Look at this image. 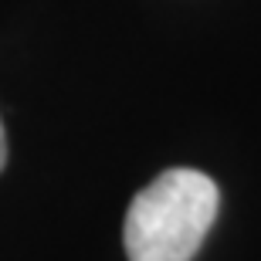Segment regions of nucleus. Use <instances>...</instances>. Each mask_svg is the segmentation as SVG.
Masks as SVG:
<instances>
[{
    "mask_svg": "<svg viewBox=\"0 0 261 261\" xmlns=\"http://www.w3.org/2000/svg\"><path fill=\"white\" fill-rule=\"evenodd\" d=\"M217 184L200 170L173 166L133 197L122 221L129 261H190L217 217Z\"/></svg>",
    "mask_w": 261,
    "mask_h": 261,
    "instance_id": "nucleus-1",
    "label": "nucleus"
},
{
    "mask_svg": "<svg viewBox=\"0 0 261 261\" xmlns=\"http://www.w3.org/2000/svg\"><path fill=\"white\" fill-rule=\"evenodd\" d=\"M7 166V133H4V122H0V173Z\"/></svg>",
    "mask_w": 261,
    "mask_h": 261,
    "instance_id": "nucleus-2",
    "label": "nucleus"
}]
</instances>
